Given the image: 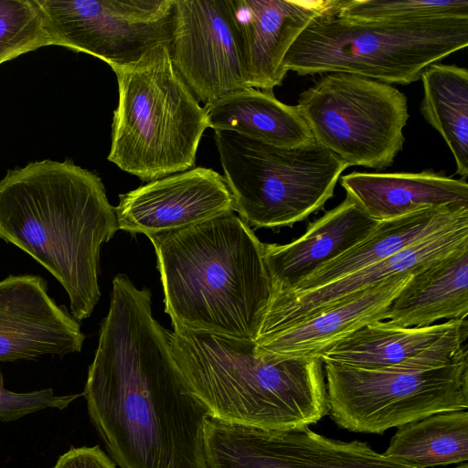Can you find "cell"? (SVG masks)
<instances>
[{
    "mask_svg": "<svg viewBox=\"0 0 468 468\" xmlns=\"http://www.w3.org/2000/svg\"><path fill=\"white\" fill-rule=\"evenodd\" d=\"M90 420L121 468H208L209 411L188 389L151 292L112 280L107 315L82 392Z\"/></svg>",
    "mask_w": 468,
    "mask_h": 468,
    "instance_id": "6da1fadb",
    "label": "cell"
},
{
    "mask_svg": "<svg viewBox=\"0 0 468 468\" xmlns=\"http://www.w3.org/2000/svg\"><path fill=\"white\" fill-rule=\"evenodd\" d=\"M118 229L101 179L71 161L32 162L0 180V239L55 277L79 322L99 303L101 247Z\"/></svg>",
    "mask_w": 468,
    "mask_h": 468,
    "instance_id": "7a4b0ae2",
    "label": "cell"
},
{
    "mask_svg": "<svg viewBox=\"0 0 468 468\" xmlns=\"http://www.w3.org/2000/svg\"><path fill=\"white\" fill-rule=\"evenodd\" d=\"M172 324L256 340L272 296L263 246L234 212L150 237Z\"/></svg>",
    "mask_w": 468,
    "mask_h": 468,
    "instance_id": "3957f363",
    "label": "cell"
},
{
    "mask_svg": "<svg viewBox=\"0 0 468 468\" xmlns=\"http://www.w3.org/2000/svg\"><path fill=\"white\" fill-rule=\"evenodd\" d=\"M173 356L190 392L218 420L268 430L305 428L328 413L320 358L284 357L254 340L173 324Z\"/></svg>",
    "mask_w": 468,
    "mask_h": 468,
    "instance_id": "277c9868",
    "label": "cell"
},
{
    "mask_svg": "<svg viewBox=\"0 0 468 468\" xmlns=\"http://www.w3.org/2000/svg\"><path fill=\"white\" fill-rule=\"evenodd\" d=\"M119 100L108 160L143 181L191 169L208 118L173 67L168 45L111 67Z\"/></svg>",
    "mask_w": 468,
    "mask_h": 468,
    "instance_id": "5b68a950",
    "label": "cell"
},
{
    "mask_svg": "<svg viewBox=\"0 0 468 468\" xmlns=\"http://www.w3.org/2000/svg\"><path fill=\"white\" fill-rule=\"evenodd\" d=\"M338 7L339 0L299 35L282 62L287 72H344L408 85L468 46V18L354 21L339 17Z\"/></svg>",
    "mask_w": 468,
    "mask_h": 468,
    "instance_id": "8992f818",
    "label": "cell"
},
{
    "mask_svg": "<svg viewBox=\"0 0 468 468\" xmlns=\"http://www.w3.org/2000/svg\"><path fill=\"white\" fill-rule=\"evenodd\" d=\"M214 138L235 210L250 228L304 220L333 197L348 167L315 141L286 148L230 130H216Z\"/></svg>",
    "mask_w": 468,
    "mask_h": 468,
    "instance_id": "52a82bcc",
    "label": "cell"
},
{
    "mask_svg": "<svg viewBox=\"0 0 468 468\" xmlns=\"http://www.w3.org/2000/svg\"><path fill=\"white\" fill-rule=\"evenodd\" d=\"M323 364L328 413L351 431L383 433L435 413L468 408V354L427 369Z\"/></svg>",
    "mask_w": 468,
    "mask_h": 468,
    "instance_id": "ba28073f",
    "label": "cell"
},
{
    "mask_svg": "<svg viewBox=\"0 0 468 468\" xmlns=\"http://www.w3.org/2000/svg\"><path fill=\"white\" fill-rule=\"evenodd\" d=\"M296 106L315 142L348 166L383 170L403 148L407 98L390 84L326 73L300 94Z\"/></svg>",
    "mask_w": 468,
    "mask_h": 468,
    "instance_id": "9c48e42d",
    "label": "cell"
},
{
    "mask_svg": "<svg viewBox=\"0 0 468 468\" xmlns=\"http://www.w3.org/2000/svg\"><path fill=\"white\" fill-rule=\"evenodd\" d=\"M174 0H37L51 45L94 56L109 66L138 60L169 45Z\"/></svg>",
    "mask_w": 468,
    "mask_h": 468,
    "instance_id": "30bf717a",
    "label": "cell"
},
{
    "mask_svg": "<svg viewBox=\"0 0 468 468\" xmlns=\"http://www.w3.org/2000/svg\"><path fill=\"white\" fill-rule=\"evenodd\" d=\"M204 441L208 468H411L365 442L329 439L308 427L268 430L208 416Z\"/></svg>",
    "mask_w": 468,
    "mask_h": 468,
    "instance_id": "8fae6325",
    "label": "cell"
},
{
    "mask_svg": "<svg viewBox=\"0 0 468 468\" xmlns=\"http://www.w3.org/2000/svg\"><path fill=\"white\" fill-rule=\"evenodd\" d=\"M168 49L174 69L205 105L250 88L228 0H174Z\"/></svg>",
    "mask_w": 468,
    "mask_h": 468,
    "instance_id": "7c38bea8",
    "label": "cell"
},
{
    "mask_svg": "<svg viewBox=\"0 0 468 468\" xmlns=\"http://www.w3.org/2000/svg\"><path fill=\"white\" fill-rule=\"evenodd\" d=\"M119 197V229L148 238L235 211L225 178L201 166L150 181Z\"/></svg>",
    "mask_w": 468,
    "mask_h": 468,
    "instance_id": "4fadbf2b",
    "label": "cell"
},
{
    "mask_svg": "<svg viewBox=\"0 0 468 468\" xmlns=\"http://www.w3.org/2000/svg\"><path fill=\"white\" fill-rule=\"evenodd\" d=\"M84 340L80 322L49 295L43 277L0 280V363L78 353Z\"/></svg>",
    "mask_w": 468,
    "mask_h": 468,
    "instance_id": "5bb4252c",
    "label": "cell"
},
{
    "mask_svg": "<svg viewBox=\"0 0 468 468\" xmlns=\"http://www.w3.org/2000/svg\"><path fill=\"white\" fill-rule=\"evenodd\" d=\"M468 244V218L400 252L323 286L304 292H275L259 331L267 335L344 303L390 277L415 273Z\"/></svg>",
    "mask_w": 468,
    "mask_h": 468,
    "instance_id": "9a60e30c",
    "label": "cell"
},
{
    "mask_svg": "<svg viewBox=\"0 0 468 468\" xmlns=\"http://www.w3.org/2000/svg\"><path fill=\"white\" fill-rule=\"evenodd\" d=\"M249 87L273 92L287 71L282 62L304 28L338 0H228Z\"/></svg>",
    "mask_w": 468,
    "mask_h": 468,
    "instance_id": "2e32d148",
    "label": "cell"
},
{
    "mask_svg": "<svg viewBox=\"0 0 468 468\" xmlns=\"http://www.w3.org/2000/svg\"><path fill=\"white\" fill-rule=\"evenodd\" d=\"M412 274L386 279L344 303L260 335L255 342L261 349L277 356L321 359L349 335L369 324L385 321L387 308Z\"/></svg>",
    "mask_w": 468,
    "mask_h": 468,
    "instance_id": "e0dca14e",
    "label": "cell"
},
{
    "mask_svg": "<svg viewBox=\"0 0 468 468\" xmlns=\"http://www.w3.org/2000/svg\"><path fill=\"white\" fill-rule=\"evenodd\" d=\"M349 195L309 225L304 234L284 244H264L272 292L292 290L324 263L365 239L378 225Z\"/></svg>",
    "mask_w": 468,
    "mask_h": 468,
    "instance_id": "ac0fdd59",
    "label": "cell"
},
{
    "mask_svg": "<svg viewBox=\"0 0 468 468\" xmlns=\"http://www.w3.org/2000/svg\"><path fill=\"white\" fill-rule=\"evenodd\" d=\"M462 318L423 327H399L378 321L358 329L321 356L361 369L434 368L445 353L441 337Z\"/></svg>",
    "mask_w": 468,
    "mask_h": 468,
    "instance_id": "d6986e66",
    "label": "cell"
},
{
    "mask_svg": "<svg viewBox=\"0 0 468 468\" xmlns=\"http://www.w3.org/2000/svg\"><path fill=\"white\" fill-rule=\"evenodd\" d=\"M341 186L377 221L452 204L468 205L467 180L433 170L420 173L352 172Z\"/></svg>",
    "mask_w": 468,
    "mask_h": 468,
    "instance_id": "ffe728a7",
    "label": "cell"
},
{
    "mask_svg": "<svg viewBox=\"0 0 468 468\" xmlns=\"http://www.w3.org/2000/svg\"><path fill=\"white\" fill-rule=\"evenodd\" d=\"M466 218L468 205L452 204L379 221L365 239L321 265L292 290L285 292H304L327 284L384 261Z\"/></svg>",
    "mask_w": 468,
    "mask_h": 468,
    "instance_id": "44dd1931",
    "label": "cell"
},
{
    "mask_svg": "<svg viewBox=\"0 0 468 468\" xmlns=\"http://www.w3.org/2000/svg\"><path fill=\"white\" fill-rule=\"evenodd\" d=\"M468 314V244L412 274L387 308L385 321L423 327Z\"/></svg>",
    "mask_w": 468,
    "mask_h": 468,
    "instance_id": "7402d4cb",
    "label": "cell"
},
{
    "mask_svg": "<svg viewBox=\"0 0 468 468\" xmlns=\"http://www.w3.org/2000/svg\"><path fill=\"white\" fill-rule=\"evenodd\" d=\"M204 109L214 131L230 130L286 148L315 141L297 106L280 101L273 92L250 87L206 104Z\"/></svg>",
    "mask_w": 468,
    "mask_h": 468,
    "instance_id": "603a6c76",
    "label": "cell"
},
{
    "mask_svg": "<svg viewBox=\"0 0 468 468\" xmlns=\"http://www.w3.org/2000/svg\"><path fill=\"white\" fill-rule=\"evenodd\" d=\"M383 455L411 468L465 463L467 410L439 412L399 426Z\"/></svg>",
    "mask_w": 468,
    "mask_h": 468,
    "instance_id": "cb8c5ba5",
    "label": "cell"
},
{
    "mask_svg": "<svg viewBox=\"0 0 468 468\" xmlns=\"http://www.w3.org/2000/svg\"><path fill=\"white\" fill-rule=\"evenodd\" d=\"M423 118L441 135L456 164V173L468 176V70L435 63L420 79Z\"/></svg>",
    "mask_w": 468,
    "mask_h": 468,
    "instance_id": "d4e9b609",
    "label": "cell"
},
{
    "mask_svg": "<svg viewBox=\"0 0 468 468\" xmlns=\"http://www.w3.org/2000/svg\"><path fill=\"white\" fill-rule=\"evenodd\" d=\"M337 16L354 21L468 18V0H339Z\"/></svg>",
    "mask_w": 468,
    "mask_h": 468,
    "instance_id": "484cf974",
    "label": "cell"
},
{
    "mask_svg": "<svg viewBox=\"0 0 468 468\" xmlns=\"http://www.w3.org/2000/svg\"><path fill=\"white\" fill-rule=\"evenodd\" d=\"M49 45L37 0H0V65Z\"/></svg>",
    "mask_w": 468,
    "mask_h": 468,
    "instance_id": "4316f807",
    "label": "cell"
},
{
    "mask_svg": "<svg viewBox=\"0 0 468 468\" xmlns=\"http://www.w3.org/2000/svg\"><path fill=\"white\" fill-rule=\"evenodd\" d=\"M82 393L57 395L50 388L15 392L0 385V420L14 421L48 409L64 410Z\"/></svg>",
    "mask_w": 468,
    "mask_h": 468,
    "instance_id": "83f0119b",
    "label": "cell"
},
{
    "mask_svg": "<svg viewBox=\"0 0 468 468\" xmlns=\"http://www.w3.org/2000/svg\"><path fill=\"white\" fill-rule=\"evenodd\" d=\"M53 468H116L112 460L98 446L71 447L61 454Z\"/></svg>",
    "mask_w": 468,
    "mask_h": 468,
    "instance_id": "f1b7e54d",
    "label": "cell"
},
{
    "mask_svg": "<svg viewBox=\"0 0 468 468\" xmlns=\"http://www.w3.org/2000/svg\"><path fill=\"white\" fill-rule=\"evenodd\" d=\"M455 468H468V464H467V463L465 462V463H463V464H461V465H459V466H457V467H455Z\"/></svg>",
    "mask_w": 468,
    "mask_h": 468,
    "instance_id": "f546056e",
    "label": "cell"
},
{
    "mask_svg": "<svg viewBox=\"0 0 468 468\" xmlns=\"http://www.w3.org/2000/svg\"><path fill=\"white\" fill-rule=\"evenodd\" d=\"M3 384H4L3 375H2L1 370H0V385H3Z\"/></svg>",
    "mask_w": 468,
    "mask_h": 468,
    "instance_id": "4dcf8cb0",
    "label": "cell"
}]
</instances>
